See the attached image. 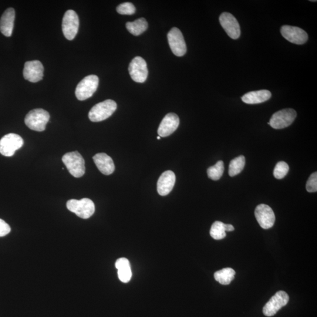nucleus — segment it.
I'll list each match as a JSON object with an SVG mask.
<instances>
[{"label": "nucleus", "instance_id": "f257e3e1", "mask_svg": "<svg viewBox=\"0 0 317 317\" xmlns=\"http://www.w3.org/2000/svg\"><path fill=\"white\" fill-rule=\"evenodd\" d=\"M62 160L69 172L74 177L80 178L85 174V160L78 152L66 153L64 155Z\"/></svg>", "mask_w": 317, "mask_h": 317}, {"label": "nucleus", "instance_id": "f03ea898", "mask_svg": "<svg viewBox=\"0 0 317 317\" xmlns=\"http://www.w3.org/2000/svg\"><path fill=\"white\" fill-rule=\"evenodd\" d=\"M116 109V103L113 100H108L94 106L90 111L88 116L92 122H100L112 116Z\"/></svg>", "mask_w": 317, "mask_h": 317}, {"label": "nucleus", "instance_id": "7ed1b4c3", "mask_svg": "<svg viewBox=\"0 0 317 317\" xmlns=\"http://www.w3.org/2000/svg\"><path fill=\"white\" fill-rule=\"evenodd\" d=\"M50 119V114L43 109L30 110L25 118V124L30 130L42 132L46 130Z\"/></svg>", "mask_w": 317, "mask_h": 317}, {"label": "nucleus", "instance_id": "20e7f679", "mask_svg": "<svg viewBox=\"0 0 317 317\" xmlns=\"http://www.w3.org/2000/svg\"><path fill=\"white\" fill-rule=\"evenodd\" d=\"M66 207L77 216L84 219L92 216L96 210L94 202L88 198H84L79 200H70L67 202Z\"/></svg>", "mask_w": 317, "mask_h": 317}, {"label": "nucleus", "instance_id": "39448f33", "mask_svg": "<svg viewBox=\"0 0 317 317\" xmlns=\"http://www.w3.org/2000/svg\"><path fill=\"white\" fill-rule=\"evenodd\" d=\"M99 85V78L96 76H87L76 86V96L80 100H85L90 98L96 92Z\"/></svg>", "mask_w": 317, "mask_h": 317}, {"label": "nucleus", "instance_id": "423d86ee", "mask_svg": "<svg viewBox=\"0 0 317 317\" xmlns=\"http://www.w3.org/2000/svg\"><path fill=\"white\" fill-rule=\"evenodd\" d=\"M22 138L16 134H8L0 140V154L3 156L11 157L16 151L23 146Z\"/></svg>", "mask_w": 317, "mask_h": 317}, {"label": "nucleus", "instance_id": "0eeeda50", "mask_svg": "<svg viewBox=\"0 0 317 317\" xmlns=\"http://www.w3.org/2000/svg\"><path fill=\"white\" fill-rule=\"evenodd\" d=\"M296 117V112L294 110L284 109L273 114L268 124L275 130L284 129L291 126Z\"/></svg>", "mask_w": 317, "mask_h": 317}, {"label": "nucleus", "instance_id": "6e6552de", "mask_svg": "<svg viewBox=\"0 0 317 317\" xmlns=\"http://www.w3.org/2000/svg\"><path fill=\"white\" fill-rule=\"evenodd\" d=\"M80 21L78 16L73 10H68L64 16L62 28L64 36L67 40H73L78 32Z\"/></svg>", "mask_w": 317, "mask_h": 317}, {"label": "nucleus", "instance_id": "1a4fd4ad", "mask_svg": "<svg viewBox=\"0 0 317 317\" xmlns=\"http://www.w3.org/2000/svg\"><path fill=\"white\" fill-rule=\"evenodd\" d=\"M168 44L172 52L178 56H184L187 52L186 42L180 30L174 28L168 34Z\"/></svg>", "mask_w": 317, "mask_h": 317}, {"label": "nucleus", "instance_id": "9d476101", "mask_svg": "<svg viewBox=\"0 0 317 317\" xmlns=\"http://www.w3.org/2000/svg\"><path fill=\"white\" fill-rule=\"evenodd\" d=\"M289 296L284 291H279L273 296L262 309L264 315L267 316H274L283 306L288 304Z\"/></svg>", "mask_w": 317, "mask_h": 317}, {"label": "nucleus", "instance_id": "9b49d317", "mask_svg": "<svg viewBox=\"0 0 317 317\" xmlns=\"http://www.w3.org/2000/svg\"><path fill=\"white\" fill-rule=\"evenodd\" d=\"M129 72L134 82H144L148 76L146 62L140 56L136 57L130 64Z\"/></svg>", "mask_w": 317, "mask_h": 317}, {"label": "nucleus", "instance_id": "f8f14e48", "mask_svg": "<svg viewBox=\"0 0 317 317\" xmlns=\"http://www.w3.org/2000/svg\"><path fill=\"white\" fill-rule=\"evenodd\" d=\"M255 217L261 228L264 229L272 228L274 224L276 216L272 209L269 206L261 204L255 209Z\"/></svg>", "mask_w": 317, "mask_h": 317}, {"label": "nucleus", "instance_id": "ddd939ff", "mask_svg": "<svg viewBox=\"0 0 317 317\" xmlns=\"http://www.w3.org/2000/svg\"><path fill=\"white\" fill-rule=\"evenodd\" d=\"M219 22L228 35L234 40H237L240 36V28L237 19L230 13L222 12L219 18Z\"/></svg>", "mask_w": 317, "mask_h": 317}, {"label": "nucleus", "instance_id": "4468645a", "mask_svg": "<svg viewBox=\"0 0 317 317\" xmlns=\"http://www.w3.org/2000/svg\"><path fill=\"white\" fill-rule=\"evenodd\" d=\"M280 32L285 39L295 44L302 45L308 42V33L298 26H283Z\"/></svg>", "mask_w": 317, "mask_h": 317}, {"label": "nucleus", "instance_id": "2eb2a0df", "mask_svg": "<svg viewBox=\"0 0 317 317\" xmlns=\"http://www.w3.org/2000/svg\"><path fill=\"white\" fill-rule=\"evenodd\" d=\"M44 68L40 60H34L26 62L23 70V76L25 80L36 83L43 78Z\"/></svg>", "mask_w": 317, "mask_h": 317}, {"label": "nucleus", "instance_id": "dca6fc26", "mask_svg": "<svg viewBox=\"0 0 317 317\" xmlns=\"http://www.w3.org/2000/svg\"><path fill=\"white\" fill-rule=\"evenodd\" d=\"M180 123V118L176 114H167L158 126V136L164 138L170 136L178 129Z\"/></svg>", "mask_w": 317, "mask_h": 317}, {"label": "nucleus", "instance_id": "f3484780", "mask_svg": "<svg viewBox=\"0 0 317 317\" xmlns=\"http://www.w3.org/2000/svg\"><path fill=\"white\" fill-rule=\"evenodd\" d=\"M176 182V176L172 171L164 172L158 178L157 184V190L160 196L168 195L172 190Z\"/></svg>", "mask_w": 317, "mask_h": 317}, {"label": "nucleus", "instance_id": "a211bd4d", "mask_svg": "<svg viewBox=\"0 0 317 317\" xmlns=\"http://www.w3.org/2000/svg\"><path fill=\"white\" fill-rule=\"evenodd\" d=\"M16 18L15 10L13 8L6 9L0 19V32L6 36H12Z\"/></svg>", "mask_w": 317, "mask_h": 317}, {"label": "nucleus", "instance_id": "6ab92c4d", "mask_svg": "<svg viewBox=\"0 0 317 317\" xmlns=\"http://www.w3.org/2000/svg\"><path fill=\"white\" fill-rule=\"evenodd\" d=\"M96 167L101 173L104 175L112 174L114 170V164L112 158L104 153L97 154L93 157Z\"/></svg>", "mask_w": 317, "mask_h": 317}, {"label": "nucleus", "instance_id": "aec40b11", "mask_svg": "<svg viewBox=\"0 0 317 317\" xmlns=\"http://www.w3.org/2000/svg\"><path fill=\"white\" fill-rule=\"evenodd\" d=\"M272 93L268 90L252 91L242 97V102L248 104H258L270 99Z\"/></svg>", "mask_w": 317, "mask_h": 317}, {"label": "nucleus", "instance_id": "412c9836", "mask_svg": "<svg viewBox=\"0 0 317 317\" xmlns=\"http://www.w3.org/2000/svg\"><path fill=\"white\" fill-rule=\"evenodd\" d=\"M126 28L132 34L138 36L146 31L148 28V24L146 19L140 18L134 22H128L126 24Z\"/></svg>", "mask_w": 317, "mask_h": 317}, {"label": "nucleus", "instance_id": "4be33fe9", "mask_svg": "<svg viewBox=\"0 0 317 317\" xmlns=\"http://www.w3.org/2000/svg\"><path fill=\"white\" fill-rule=\"evenodd\" d=\"M235 274L236 272L234 269L226 268L216 272L214 276L216 280L221 284L228 285L234 278Z\"/></svg>", "mask_w": 317, "mask_h": 317}, {"label": "nucleus", "instance_id": "5701e85b", "mask_svg": "<svg viewBox=\"0 0 317 317\" xmlns=\"http://www.w3.org/2000/svg\"><path fill=\"white\" fill-rule=\"evenodd\" d=\"M245 164V157L242 155L234 158L229 164L228 174L234 177L240 174L244 170Z\"/></svg>", "mask_w": 317, "mask_h": 317}, {"label": "nucleus", "instance_id": "b1692460", "mask_svg": "<svg viewBox=\"0 0 317 317\" xmlns=\"http://www.w3.org/2000/svg\"><path fill=\"white\" fill-rule=\"evenodd\" d=\"M210 234L211 237L215 240H222V239L226 237L224 224L219 221L215 222L212 226Z\"/></svg>", "mask_w": 317, "mask_h": 317}, {"label": "nucleus", "instance_id": "393cba45", "mask_svg": "<svg viewBox=\"0 0 317 317\" xmlns=\"http://www.w3.org/2000/svg\"><path fill=\"white\" fill-rule=\"evenodd\" d=\"M224 162L218 161L214 166L209 168L207 172L208 177L213 180H220L224 173Z\"/></svg>", "mask_w": 317, "mask_h": 317}, {"label": "nucleus", "instance_id": "a878e982", "mask_svg": "<svg viewBox=\"0 0 317 317\" xmlns=\"http://www.w3.org/2000/svg\"><path fill=\"white\" fill-rule=\"evenodd\" d=\"M288 164L285 162L282 161L276 164L273 174L278 180H282L288 174Z\"/></svg>", "mask_w": 317, "mask_h": 317}, {"label": "nucleus", "instance_id": "bb28decb", "mask_svg": "<svg viewBox=\"0 0 317 317\" xmlns=\"http://www.w3.org/2000/svg\"><path fill=\"white\" fill-rule=\"evenodd\" d=\"M116 11L122 15H132L136 13V6L131 2H124L118 6Z\"/></svg>", "mask_w": 317, "mask_h": 317}, {"label": "nucleus", "instance_id": "cd10ccee", "mask_svg": "<svg viewBox=\"0 0 317 317\" xmlns=\"http://www.w3.org/2000/svg\"><path fill=\"white\" fill-rule=\"evenodd\" d=\"M118 275L120 281L124 283L129 282L132 278V271L130 267L118 270Z\"/></svg>", "mask_w": 317, "mask_h": 317}, {"label": "nucleus", "instance_id": "c85d7f7f", "mask_svg": "<svg viewBox=\"0 0 317 317\" xmlns=\"http://www.w3.org/2000/svg\"><path fill=\"white\" fill-rule=\"evenodd\" d=\"M306 188L310 193H314L317 191V173L314 172L310 176L306 184Z\"/></svg>", "mask_w": 317, "mask_h": 317}, {"label": "nucleus", "instance_id": "c756f323", "mask_svg": "<svg viewBox=\"0 0 317 317\" xmlns=\"http://www.w3.org/2000/svg\"><path fill=\"white\" fill-rule=\"evenodd\" d=\"M11 232V228L6 222L0 218V237H4Z\"/></svg>", "mask_w": 317, "mask_h": 317}, {"label": "nucleus", "instance_id": "7c9ffc66", "mask_svg": "<svg viewBox=\"0 0 317 317\" xmlns=\"http://www.w3.org/2000/svg\"><path fill=\"white\" fill-rule=\"evenodd\" d=\"M116 267L118 270L130 267L129 260L126 258L118 259L116 262Z\"/></svg>", "mask_w": 317, "mask_h": 317}, {"label": "nucleus", "instance_id": "2f4dec72", "mask_svg": "<svg viewBox=\"0 0 317 317\" xmlns=\"http://www.w3.org/2000/svg\"><path fill=\"white\" fill-rule=\"evenodd\" d=\"M224 228L226 232H232L234 230V226L232 224H224Z\"/></svg>", "mask_w": 317, "mask_h": 317}, {"label": "nucleus", "instance_id": "473e14b6", "mask_svg": "<svg viewBox=\"0 0 317 317\" xmlns=\"http://www.w3.org/2000/svg\"><path fill=\"white\" fill-rule=\"evenodd\" d=\"M157 139L158 140H160V136H158Z\"/></svg>", "mask_w": 317, "mask_h": 317}]
</instances>
